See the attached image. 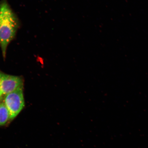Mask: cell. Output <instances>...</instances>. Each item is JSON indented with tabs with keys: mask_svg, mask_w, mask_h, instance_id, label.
<instances>
[{
	"mask_svg": "<svg viewBox=\"0 0 148 148\" xmlns=\"http://www.w3.org/2000/svg\"><path fill=\"white\" fill-rule=\"evenodd\" d=\"M1 96H2L1 93H0V98H1Z\"/></svg>",
	"mask_w": 148,
	"mask_h": 148,
	"instance_id": "5b68a950",
	"label": "cell"
},
{
	"mask_svg": "<svg viewBox=\"0 0 148 148\" xmlns=\"http://www.w3.org/2000/svg\"><path fill=\"white\" fill-rule=\"evenodd\" d=\"M10 120V115L8 109L4 103L0 104V126L4 125Z\"/></svg>",
	"mask_w": 148,
	"mask_h": 148,
	"instance_id": "277c9868",
	"label": "cell"
},
{
	"mask_svg": "<svg viewBox=\"0 0 148 148\" xmlns=\"http://www.w3.org/2000/svg\"><path fill=\"white\" fill-rule=\"evenodd\" d=\"M23 86L21 77L0 73V93L6 95Z\"/></svg>",
	"mask_w": 148,
	"mask_h": 148,
	"instance_id": "3957f363",
	"label": "cell"
},
{
	"mask_svg": "<svg viewBox=\"0 0 148 148\" xmlns=\"http://www.w3.org/2000/svg\"><path fill=\"white\" fill-rule=\"evenodd\" d=\"M19 26L18 20L6 1L0 3V45L5 57L8 44L13 39Z\"/></svg>",
	"mask_w": 148,
	"mask_h": 148,
	"instance_id": "6da1fadb",
	"label": "cell"
},
{
	"mask_svg": "<svg viewBox=\"0 0 148 148\" xmlns=\"http://www.w3.org/2000/svg\"><path fill=\"white\" fill-rule=\"evenodd\" d=\"M1 101H0V104H1Z\"/></svg>",
	"mask_w": 148,
	"mask_h": 148,
	"instance_id": "8992f818",
	"label": "cell"
},
{
	"mask_svg": "<svg viewBox=\"0 0 148 148\" xmlns=\"http://www.w3.org/2000/svg\"><path fill=\"white\" fill-rule=\"evenodd\" d=\"M4 103L9 111L10 120L14 119L25 106L23 86L5 95Z\"/></svg>",
	"mask_w": 148,
	"mask_h": 148,
	"instance_id": "7a4b0ae2",
	"label": "cell"
}]
</instances>
